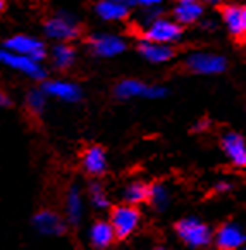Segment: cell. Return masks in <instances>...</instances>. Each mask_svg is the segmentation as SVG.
<instances>
[{
  "label": "cell",
  "instance_id": "6da1fadb",
  "mask_svg": "<svg viewBox=\"0 0 246 250\" xmlns=\"http://www.w3.org/2000/svg\"><path fill=\"white\" fill-rule=\"evenodd\" d=\"M177 238L189 249H207L213 243V231L198 217H183L174 225Z\"/></svg>",
  "mask_w": 246,
  "mask_h": 250
},
{
  "label": "cell",
  "instance_id": "7a4b0ae2",
  "mask_svg": "<svg viewBox=\"0 0 246 250\" xmlns=\"http://www.w3.org/2000/svg\"><path fill=\"white\" fill-rule=\"evenodd\" d=\"M140 219L141 214L134 206H128V204L115 206L111 210V217H109V223H111L112 229H114L115 240L129 238L136 231V228L140 226Z\"/></svg>",
  "mask_w": 246,
  "mask_h": 250
},
{
  "label": "cell",
  "instance_id": "3957f363",
  "mask_svg": "<svg viewBox=\"0 0 246 250\" xmlns=\"http://www.w3.org/2000/svg\"><path fill=\"white\" fill-rule=\"evenodd\" d=\"M181 35H183V26H179L172 19L157 18L145 30V40L151 43L169 45L179 40Z\"/></svg>",
  "mask_w": 246,
  "mask_h": 250
},
{
  "label": "cell",
  "instance_id": "277c9868",
  "mask_svg": "<svg viewBox=\"0 0 246 250\" xmlns=\"http://www.w3.org/2000/svg\"><path fill=\"white\" fill-rule=\"evenodd\" d=\"M213 243L217 250H239L246 245V231L236 223H222L213 231Z\"/></svg>",
  "mask_w": 246,
  "mask_h": 250
},
{
  "label": "cell",
  "instance_id": "5b68a950",
  "mask_svg": "<svg viewBox=\"0 0 246 250\" xmlns=\"http://www.w3.org/2000/svg\"><path fill=\"white\" fill-rule=\"evenodd\" d=\"M186 66L196 74H219L227 69V61L217 54L195 52L186 59Z\"/></svg>",
  "mask_w": 246,
  "mask_h": 250
},
{
  "label": "cell",
  "instance_id": "8992f818",
  "mask_svg": "<svg viewBox=\"0 0 246 250\" xmlns=\"http://www.w3.org/2000/svg\"><path fill=\"white\" fill-rule=\"evenodd\" d=\"M221 148L234 167L246 169V140L236 131H227L221 136Z\"/></svg>",
  "mask_w": 246,
  "mask_h": 250
},
{
  "label": "cell",
  "instance_id": "52a82bcc",
  "mask_svg": "<svg viewBox=\"0 0 246 250\" xmlns=\"http://www.w3.org/2000/svg\"><path fill=\"white\" fill-rule=\"evenodd\" d=\"M115 95L119 99H134V97H145V99H162L167 95L164 86H150L138 80H124L115 86Z\"/></svg>",
  "mask_w": 246,
  "mask_h": 250
},
{
  "label": "cell",
  "instance_id": "ba28073f",
  "mask_svg": "<svg viewBox=\"0 0 246 250\" xmlns=\"http://www.w3.org/2000/svg\"><path fill=\"white\" fill-rule=\"evenodd\" d=\"M5 50L12 52V54L24 55L31 61H41L47 55L45 50V45L40 40L31 37H24V35H18V37H12L5 42Z\"/></svg>",
  "mask_w": 246,
  "mask_h": 250
},
{
  "label": "cell",
  "instance_id": "9c48e42d",
  "mask_svg": "<svg viewBox=\"0 0 246 250\" xmlns=\"http://www.w3.org/2000/svg\"><path fill=\"white\" fill-rule=\"evenodd\" d=\"M221 16L222 21L226 22L229 30V35L232 37V40L238 43H245L246 42V21L243 16V7L234 4L222 5L221 7Z\"/></svg>",
  "mask_w": 246,
  "mask_h": 250
},
{
  "label": "cell",
  "instance_id": "30bf717a",
  "mask_svg": "<svg viewBox=\"0 0 246 250\" xmlns=\"http://www.w3.org/2000/svg\"><path fill=\"white\" fill-rule=\"evenodd\" d=\"M45 31L50 38H56L60 42L73 40L79 35V26L69 16H56L47 21L45 24Z\"/></svg>",
  "mask_w": 246,
  "mask_h": 250
},
{
  "label": "cell",
  "instance_id": "8fae6325",
  "mask_svg": "<svg viewBox=\"0 0 246 250\" xmlns=\"http://www.w3.org/2000/svg\"><path fill=\"white\" fill-rule=\"evenodd\" d=\"M0 62L7 64L11 66L12 69H18L21 73L28 74L31 78H37V80H41L45 76V71L37 61H31L24 55H18V54H12L9 50H0Z\"/></svg>",
  "mask_w": 246,
  "mask_h": 250
},
{
  "label": "cell",
  "instance_id": "7c38bea8",
  "mask_svg": "<svg viewBox=\"0 0 246 250\" xmlns=\"http://www.w3.org/2000/svg\"><path fill=\"white\" fill-rule=\"evenodd\" d=\"M203 11L202 0H177L174 5V21L179 26L193 24L202 18Z\"/></svg>",
  "mask_w": 246,
  "mask_h": 250
},
{
  "label": "cell",
  "instance_id": "4fadbf2b",
  "mask_svg": "<svg viewBox=\"0 0 246 250\" xmlns=\"http://www.w3.org/2000/svg\"><path fill=\"white\" fill-rule=\"evenodd\" d=\"M92 50L100 57H114L126 50V43L122 38L114 35H95L90 40Z\"/></svg>",
  "mask_w": 246,
  "mask_h": 250
},
{
  "label": "cell",
  "instance_id": "5bb4252c",
  "mask_svg": "<svg viewBox=\"0 0 246 250\" xmlns=\"http://www.w3.org/2000/svg\"><path fill=\"white\" fill-rule=\"evenodd\" d=\"M33 225L41 235H47V236H59L66 229L64 221L54 210H40L33 217Z\"/></svg>",
  "mask_w": 246,
  "mask_h": 250
},
{
  "label": "cell",
  "instance_id": "9a60e30c",
  "mask_svg": "<svg viewBox=\"0 0 246 250\" xmlns=\"http://www.w3.org/2000/svg\"><path fill=\"white\" fill-rule=\"evenodd\" d=\"M83 167L92 176H100L107 171V154L102 147L93 145L83 154Z\"/></svg>",
  "mask_w": 246,
  "mask_h": 250
},
{
  "label": "cell",
  "instance_id": "2e32d148",
  "mask_svg": "<svg viewBox=\"0 0 246 250\" xmlns=\"http://www.w3.org/2000/svg\"><path fill=\"white\" fill-rule=\"evenodd\" d=\"M43 93L66 100V102H77L81 99V88L67 81H48L43 86Z\"/></svg>",
  "mask_w": 246,
  "mask_h": 250
},
{
  "label": "cell",
  "instance_id": "e0dca14e",
  "mask_svg": "<svg viewBox=\"0 0 246 250\" xmlns=\"http://www.w3.org/2000/svg\"><path fill=\"white\" fill-rule=\"evenodd\" d=\"M140 54L150 62H167L176 55V50L169 45H160V43H151V42H141L138 47Z\"/></svg>",
  "mask_w": 246,
  "mask_h": 250
},
{
  "label": "cell",
  "instance_id": "ac0fdd59",
  "mask_svg": "<svg viewBox=\"0 0 246 250\" xmlns=\"http://www.w3.org/2000/svg\"><path fill=\"white\" fill-rule=\"evenodd\" d=\"M90 240H92L93 247L98 250H103L111 245L115 240L114 229H112L109 221H96L95 225L90 229Z\"/></svg>",
  "mask_w": 246,
  "mask_h": 250
},
{
  "label": "cell",
  "instance_id": "d6986e66",
  "mask_svg": "<svg viewBox=\"0 0 246 250\" xmlns=\"http://www.w3.org/2000/svg\"><path fill=\"white\" fill-rule=\"evenodd\" d=\"M95 9L96 14L105 21H121V19L128 18L129 14V9L115 2V0H100Z\"/></svg>",
  "mask_w": 246,
  "mask_h": 250
},
{
  "label": "cell",
  "instance_id": "ffe728a7",
  "mask_svg": "<svg viewBox=\"0 0 246 250\" xmlns=\"http://www.w3.org/2000/svg\"><path fill=\"white\" fill-rule=\"evenodd\" d=\"M150 188L151 185L143 181H132L124 190V199L128 206H140V204L150 202Z\"/></svg>",
  "mask_w": 246,
  "mask_h": 250
},
{
  "label": "cell",
  "instance_id": "44dd1931",
  "mask_svg": "<svg viewBox=\"0 0 246 250\" xmlns=\"http://www.w3.org/2000/svg\"><path fill=\"white\" fill-rule=\"evenodd\" d=\"M66 214L71 225H77L83 217V199H81L79 188L73 187L66 199Z\"/></svg>",
  "mask_w": 246,
  "mask_h": 250
},
{
  "label": "cell",
  "instance_id": "7402d4cb",
  "mask_svg": "<svg viewBox=\"0 0 246 250\" xmlns=\"http://www.w3.org/2000/svg\"><path fill=\"white\" fill-rule=\"evenodd\" d=\"M52 59H54V64L59 69H67L74 64V59H76V52L74 48H71L69 45L66 43H59L54 52H52Z\"/></svg>",
  "mask_w": 246,
  "mask_h": 250
},
{
  "label": "cell",
  "instance_id": "603a6c76",
  "mask_svg": "<svg viewBox=\"0 0 246 250\" xmlns=\"http://www.w3.org/2000/svg\"><path fill=\"white\" fill-rule=\"evenodd\" d=\"M157 210H164L169 204V191L164 185H151L150 188V202Z\"/></svg>",
  "mask_w": 246,
  "mask_h": 250
},
{
  "label": "cell",
  "instance_id": "cb8c5ba5",
  "mask_svg": "<svg viewBox=\"0 0 246 250\" xmlns=\"http://www.w3.org/2000/svg\"><path fill=\"white\" fill-rule=\"evenodd\" d=\"M90 199H92V204L96 209H107L109 207V197H107L102 185L98 183L92 185V188H90Z\"/></svg>",
  "mask_w": 246,
  "mask_h": 250
},
{
  "label": "cell",
  "instance_id": "d4e9b609",
  "mask_svg": "<svg viewBox=\"0 0 246 250\" xmlns=\"http://www.w3.org/2000/svg\"><path fill=\"white\" fill-rule=\"evenodd\" d=\"M26 102H28V109L33 112V114H41L45 109V93L40 92V90H33V92L28 93V99H26Z\"/></svg>",
  "mask_w": 246,
  "mask_h": 250
},
{
  "label": "cell",
  "instance_id": "484cf974",
  "mask_svg": "<svg viewBox=\"0 0 246 250\" xmlns=\"http://www.w3.org/2000/svg\"><path fill=\"white\" fill-rule=\"evenodd\" d=\"M232 190V185L229 181H219V183L213 185L212 193H229Z\"/></svg>",
  "mask_w": 246,
  "mask_h": 250
},
{
  "label": "cell",
  "instance_id": "4316f807",
  "mask_svg": "<svg viewBox=\"0 0 246 250\" xmlns=\"http://www.w3.org/2000/svg\"><path fill=\"white\" fill-rule=\"evenodd\" d=\"M162 2H166V0H140L138 5H143V7H147V9H157Z\"/></svg>",
  "mask_w": 246,
  "mask_h": 250
},
{
  "label": "cell",
  "instance_id": "83f0119b",
  "mask_svg": "<svg viewBox=\"0 0 246 250\" xmlns=\"http://www.w3.org/2000/svg\"><path fill=\"white\" fill-rule=\"evenodd\" d=\"M210 126V123L207 121V119H202V121H198L195 126H193V131H198V133H202V131H205L207 128Z\"/></svg>",
  "mask_w": 246,
  "mask_h": 250
},
{
  "label": "cell",
  "instance_id": "f1b7e54d",
  "mask_svg": "<svg viewBox=\"0 0 246 250\" xmlns=\"http://www.w3.org/2000/svg\"><path fill=\"white\" fill-rule=\"evenodd\" d=\"M115 2H119V4L124 5V7H131V5H138L140 0H115Z\"/></svg>",
  "mask_w": 246,
  "mask_h": 250
},
{
  "label": "cell",
  "instance_id": "f546056e",
  "mask_svg": "<svg viewBox=\"0 0 246 250\" xmlns=\"http://www.w3.org/2000/svg\"><path fill=\"white\" fill-rule=\"evenodd\" d=\"M9 104H11V100H9V97L5 95V93L0 92V107H5V105H9Z\"/></svg>",
  "mask_w": 246,
  "mask_h": 250
},
{
  "label": "cell",
  "instance_id": "4dcf8cb0",
  "mask_svg": "<svg viewBox=\"0 0 246 250\" xmlns=\"http://www.w3.org/2000/svg\"><path fill=\"white\" fill-rule=\"evenodd\" d=\"M203 4H205V2H208V4H219V2H222V0H202Z\"/></svg>",
  "mask_w": 246,
  "mask_h": 250
},
{
  "label": "cell",
  "instance_id": "1f68e13d",
  "mask_svg": "<svg viewBox=\"0 0 246 250\" xmlns=\"http://www.w3.org/2000/svg\"><path fill=\"white\" fill-rule=\"evenodd\" d=\"M4 7H5V5H4V0H0V14H2V11H4Z\"/></svg>",
  "mask_w": 246,
  "mask_h": 250
},
{
  "label": "cell",
  "instance_id": "d6a6232c",
  "mask_svg": "<svg viewBox=\"0 0 246 250\" xmlns=\"http://www.w3.org/2000/svg\"><path fill=\"white\" fill-rule=\"evenodd\" d=\"M243 16H245V21H246V5L243 7Z\"/></svg>",
  "mask_w": 246,
  "mask_h": 250
},
{
  "label": "cell",
  "instance_id": "836d02e7",
  "mask_svg": "<svg viewBox=\"0 0 246 250\" xmlns=\"http://www.w3.org/2000/svg\"><path fill=\"white\" fill-rule=\"evenodd\" d=\"M153 250H167V249H164V247H155Z\"/></svg>",
  "mask_w": 246,
  "mask_h": 250
},
{
  "label": "cell",
  "instance_id": "e575fe53",
  "mask_svg": "<svg viewBox=\"0 0 246 250\" xmlns=\"http://www.w3.org/2000/svg\"><path fill=\"white\" fill-rule=\"evenodd\" d=\"M239 250H246V245H245V247H241V249H239Z\"/></svg>",
  "mask_w": 246,
  "mask_h": 250
}]
</instances>
